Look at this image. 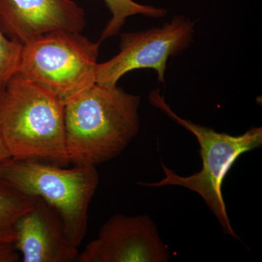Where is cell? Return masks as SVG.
<instances>
[{
	"mask_svg": "<svg viewBox=\"0 0 262 262\" xmlns=\"http://www.w3.org/2000/svg\"><path fill=\"white\" fill-rule=\"evenodd\" d=\"M96 167L71 168L10 158L0 162V183L31 198H40L62 217L69 239L78 248L88 231L89 205L97 189Z\"/></svg>",
	"mask_w": 262,
	"mask_h": 262,
	"instance_id": "277c9868",
	"label": "cell"
},
{
	"mask_svg": "<svg viewBox=\"0 0 262 262\" xmlns=\"http://www.w3.org/2000/svg\"><path fill=\"white\" fill-rule=\"evenodd\" d=\"M64 105L15 73L0 90V134L10 157L67 167Z\"/></svg>",
	"mask_w": 262,
	"mask_h": 262,
	"instance_id": "7a4b0ae2",
	"label": "cell"
},
{
	"mask_svg": "<svg viewBox=\"0 0 262 262\" xmlns=\"http://www.w3.org/2000/svg\"><path fill=\"white\" fill-rule=\"evenodd\" d=\"M20 259V253L15 244L0 243V262H17Z\"/></svg>",
	"mask_w": 262,
	"mask_h": 262,
	"instance_id": "4fadbf2b",
	"label": "cell"
},
{
	"mask_svg": "<svg viewBox=\"0 0 262 262\" xmlns=\"http://www.w3.org/2000/svg\"><path fill=\"white\" fill-rule=\"evenodd\" d=\"M140 96L94 84L64 104L70 164L96 167L126 149L139 134Z\"/></svg>",
	"mask_w": 262,
	"mask_h": 262,
	"instance_id": "6da1fadb",
	"label": "cell"
},
{
	"mask_svg": "<svg viewBox=\"0 0 262 262\" xmlns=\"http://www.w3.org/2000/svg\"><path fill=\"white\" fill-rule=\"evenodd\" d=\"M195 22L177 15L163 27L120 35V52L111 59L98 63L96 83L113 87L128 72L140 69L156 71L165 84L169 58L180 54L193 40Z\"/></svg>",
	"mask_w": 262,
	"mask_h": 262,
	"instance_id": "8992f818",
	"label": "cell"
},
{
	"mask_svg": "<svg viewBox=\"0 0 262 262\" xmlns=\"http://www.w3.org/2000/svg\"><path fill=\"white\" fill-rule=\"evenodd\" d=\"M111 13L108 20L101 33V41L115 37L125 25L127 19L133 15H141L153 18H163L168 11L164 8L140 4L134 0H103Z\"/></svg>",
	"mask_w": 262,
	"mask_h": 262,
	"instance_id": "8fae6325",
	"label": "cell"
},
{
	"mask_svg": "<svg viewBox=\"0 0 262 262\" xmlns=\"http://www.w3.org/2000/svg\"><path fill=\"white\" fill-rule=\"evenodd\" d=\"M149 102L159 108L171 120L195 136L201 146L202 169L189 177H181L162 163L165 178L159 182L141 183L149 187L180 186L199 194L220 222L225 234L237 238L228 215L222 193V185L226 175L241 155L260 147L262 144L261 127H251L242 135L231 136L179 117L174 113L160 95V90L149 93Z\"/></svg>",
	"mask_w": 262,
	"mask_h": 262,
	"instance_id": "3957f363",
	"label": "cell"
},
{
	"mask_svg": "<svg viewBox=\"0 0 262 262\" xmlns=\"http://www.w3.org/2000/svg\"><path fill=\"white\" fill-rule=\"evenodd\" d=\"M22 46L10 39L0 29V90L18 72Z\"/></svg>",
	"mask_w": 262,
	"mask_h": 262,
	"instance_id": "7c38bea8",
	"label": "cell"
},
{
	"mask_svg": "<svg viewBox=\"0 0 262 262\" xmlns=\"http://www.w3.org/2000/svg\"><path fill=\"white\" fill-rule=\"evenodd\" d=\"M100 43L81 32L48 33L24 45L16 73L64 105L96 83Z\"/></svg>",
	"mask_w": 262,
	"mask_h": 262,
	"instance_id": "5b68a950",
	"label": "cell"
},
{
	"mask_svg": "<svg viewBox=\"0 0 262 262\" xmlns=\"http://www.w3.org/2000/svg\"><path fill=\"white\" fill-rule=\"evenodd\" d=\"M166 245L148 215H114L101 227L98 237L79 253V262H165Z\"/></svg>",
	"mask_w": 262,
	"mask_h": 262,
	"instance_id": "52a82bcc",
	"label": "cell"
},
{
	"mask_svg": "<svg viewBox=\"0 0 262 262\" xmlns=\"http://www.w3.org/2000/svg\"><path fill=\"white\" fill-rule=\"evenodd\" d=\"M15 225V246L24 262L77 261L78 248L71 243L58 211L40 198Z\"/></svg>",
	"mask_w": 262,
	"mask_h": 262,
	"instance_id": "9c48e42d",
	"label": "cell"
},
{
	"mask_svg": "<svg viewBox=\"0 0 262 262\" xmlns=\"http://www.w3.org/2000/svg\"><path fill=\"white\" fill-rule=\"evenodd\" d=\"M34 201V198L0 183V243L15 244V223L32 208Z\"/></svg>",
	"mask_w": 262,
	"mask_h": 262,
	"instance_id": "30bf717a",
	"label": "cell"
},
{
	"mask_svg": "<svg viewBox=\"0 0 262 262\" xmlns=\"http://www.w3.org/2000/svg\"><path fill=\"white\" fill-rule=\"evenodd\" d=\"M10 158L11 157H10V153L8 152L6 146H5L4 142H3L1 134H0V162Z\"/></svg>",
	"mask_w": 262,
	"mask_h": 262,
	"instance_id": "5bb4252c",
	"label": "cell"
},
{
	"mask_svg": "<svg viewBox=\"0 0 262 262\" xmlns=\"http://www.w3.org/2000/svg\"><path fill=\"white\" fill-rule=\"evenodd\" d=\"M85 24L73 0H0V29L22 46L56 31L82 32Z\"/></svg>",
	"mask_w": 262,
	"mask_h": 262,
	"instance_id": "ba28073f",
	"label": "cell"
}]
</instances>
